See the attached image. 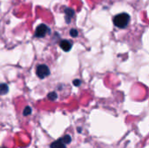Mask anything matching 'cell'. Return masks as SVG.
Here are the masks:
<instances>
[{
    "mask_svg": "<svg viewBox=\"0 0 149 148\" xmlns=\"http://www.w3.org/2000/svg\"><path fill=\"white\" fill-rule=\"evenodd\" d=\"M62 139H63V140L65 141V144H70V143H71V141H72V138H71V136H70V135H68V134L65 135Z\"/></svg>",
    "mask_w": 149,
    "mask_h": 148,
    "instance_id": "obj_10",
    "label": "cell"
},
{
    "mask_svg": "<svg viewBox=\"0 0 149 148\" xmlns=\"http://www.w3.org/2000/svg\"><path fill=\"white\" fill-rule=\"evenodd\" d=\"M47 98H48V99L51 100V101H55V100L58 99V94H57L55 92H52L48 93Z\"/></svg>",
    "mask_w": 149,
    "mask_h": 148,
    "instance_id": "obj_9",
    "label": "cell"
},
{
    "mask_svg": "<svg viewBox=\"0 0 149 148\" xmlns=\"http://www.w3.org/2000/svg\"><path fill=\"white\" fill-rule=\"evenodd\" d=\"M113 24L116 27L118 28H120V29H124L126 28L128 24H129V21H130V15L126 13V12H123V13H120L118 15H116L113 19Z\"/></svg>",
    "mask_w": 149,
    "mask_h": 148,
    "instance_id": "obj_1",
    "label": "cell"
},
{
    "mask_svg": "<svg viewBox=\"0 0 149 148\" xmlns=\"http://www.w3.org/2000/svg\"><path fill=\"white\" fill-rule=\"evenodd\" d=\"M0 148H5V147H0Z\"/></svg>",
    "mask_w": 149,
    "mask_h": 148,
    "instance_id": "obj_13",
    "label": "cell"
},
{
    "mask_svg": "<svg viewBox=\"0 0 149 148\" xmlns=\"http://www.w3.org/2000/svg\"><path fill=\"white\" fill-rule=\"evenodd\" d=\"M78 34H79V32H78V31H77L76 29H71V31H70V35H71V37L76 38V37L78 36Z\"/></svg>",
    "mask_w": 149,
    "mask_h": 148,
    "instance_id": "obj_11",
    "label": "cell"
},
{
    "mask_svg": "<svg viewBox=\"0 0 149 148\" xmlns=\"http://www.w3.org/2000/svg\"><path fill=\"white\" fill-rule=\"evenodd\" d=\"M50 32H51L50 28H49L46 24H39V25L36 28L34 36H35L36 38H44V37H45V35H46L47 33H50Z\"/></svg>",
    "mask_w": 149,
    "mask_h": 148,
    "instance_id": "obj_3",
    "label": "cell"
},
{
    "mask_svg": "<svg viewBox=\"0 0 149 148\" xmlns=\"http://www.w3.org/2000/svg\"><path fill=\"white\" fill-rule=\"evenodd\" d=\"M50 148H66V144L61 138V139H58V140L53 141L50 145Z\"/></svg>",
    "mask_w": 149,
    "mask_h": 148,
    "instance_id": "obj_5",
    "label": "cell"
},
{
    "mask_svg": "<svg viewBox=\"0 0 149 148\" xmlns=\"http://www.w3.org/2000/svg\"><path fill=\"white\" fill-rule=\"evenodd\" d=\"M36 74L40 79H44L50 75V69L46 65H39L36 69Z\"/></svg>",
    "mask_w": 149,
    "mask_h": 148,
    "instance_id": "obj_2",
    "label": "cell"
},
{
    "mask_svg": "<svg viewBox=\"0 0 149 148\" xmlns=\"http://www.w3.org/2000/svg\"><path fill=\"white\" fill-rule=\"evenodd\" d=\"M9 92V86L7 84H0V95H4Z\"/></svg>",
    "mask_w": 149,
    "mask_h": 148,
    "instance_id": "obj_7",
    "label": "cell"
},
{
    "mask_svg": "<svg viewBox=\"0 0 149 148\" xmlns=\"http://www.w3.org/2000/svg\"><path fill=\"white\" fill-rule=\"evenodd\" d=\"M72 84H73L75 86H79V85H81V80H79V79H74V80L72 81Z\"/></svg>",
    "mask_w": 149,
    "mask_h": 148,
    "instance_id": "obj_12",
    "label": "cell"
},
{
    "mask_svg": "<svg viewBox=\"0 0 149 148\" xmlns=\"http://www.w3.org/2000/svg\"><path fill=\"white\" fill-rule=\"evenodd\" d=\"M59 46L64 51H69L72 47V43L67 39H63L59 42Z\"/></svg>",
    "mask_w": 149,
    "mask_h": 148,
    "instance_id": "obj_4",
    "label": "cell"
},
{
    "mask_svg": "<svg viewBox=\"0 0 149 148\" xmlns=\"http://www.w3.org/2000/svg\"><path fill=\"white\" fill-rule=\"evenodd\" d=\"M65 22L67 24H70L71 19L74 17L75 15V11L74 10L71 9V8H65Z\"/></svg>",
    "mask_w": 149,
    "mask_h": 148,
    "instance_id": "obj_6",
    "label": "cell"
},
{
    "mask_svg": "<svg viewBox=\"0 0 149 148\" xmlns=\"http://www.w3.org/2000/svg\"><path fill=\"white\" fill-rule=\"evenodd\" d=\"M31 113H32V109H31V106H25V107H24V111H23V115H24V117H27V116L31 115Z\"/></svg>",
    "mask_w": 149,
    "mask_h": 148,
    "instance_id": "obj_8",
    "label": "cell"
}]
</instances>
